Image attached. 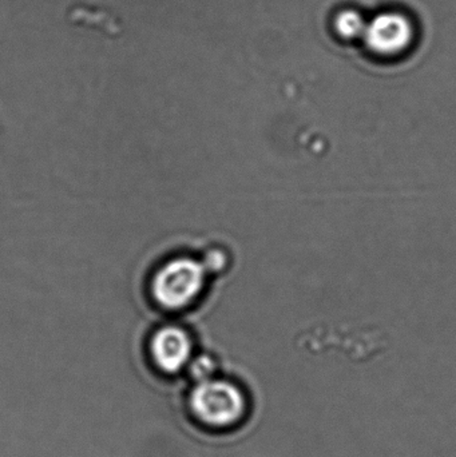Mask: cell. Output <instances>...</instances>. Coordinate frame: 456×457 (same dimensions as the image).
<instances>
[{"mask_svg":"<svg viewBox=\"0 0 456 457\" xmlns=\"http://www.w3.org/2000/svg\"><path fill=\"white\" fill-rule=\"evenodd\" d=\"M214 370H216V365L208 357H200L195 360L192 365H190V372H192L195 380L200 381L208 380V378H213Z\"/></svg>","mask_w":456,"mask_h":457,"instance_id":"cell-6","label":"cell"},{"mask_svg":"<svg viewBox=\"0 0 456 457\" xmlns=\"http://www.w3.org/2000/svg\"><path fill=\"white\" fill-rule=\"evenodd\" d=\"M366 27L363 16L356 11H344V12L339 13L336 19L337 32L347 39H353V37L364 35Z\"/></svg>","mask_w":456,"mask_h":457,"instance_id":"cell-5","label":"cell"},{"mask_svg":"<svg viewBox=\"0 0 456 457\" xmlns=\"http://www.w3.org/2000/svg\"><path fill=\"white\" fill-rule=\"evenodd\" d=\"M205 284V270L192 258H177L155 274L153 295L163 308L176 311L192 303Z\"/></svg>","mask_w":456,"mask_h":457,"instance_id":"cell-2","label":"cell"},{"mask_svg":"<svg viewBox=\"0 0 456 457\" xmlns=\"http://www.w3.org/2000/svg\"><path fill=\"white\" fill-rule=\"evenodd\" d=\"M367 47L382 56H395L404 53L414 39V27L407 16L399 12L377 15L364 31Z\"/></svg>","mask_w":456,"mask_h":457,"instance_id":"cell-3","label":"cell"},{"mask_svg":"<svg viewBox=\"0 0 456 457\" xmlns=\"http://www.w3.org/2000/svg\"><path fill=\"white\" fill-rule=\"evenodd\" d=\"M150 351L161 370L177 373L184 370L192 359V341L185 330L166 327L155 333Z\"/></svg>","mask_w":456,"mask_h":457,"instance_id":"cell-4","label":"cell"},{"mask_svg":"<svg viewBox=\"0 0 456 457\" xmlns=\"http://www.w3.org/2000/svg\"><path fill=\"white\" fill-rule=\"evenodd\" d=\"M189 403L195 418L213 428L235 426L246 412L243 391L229 381L214 378L200 381L190 394Z\"/></svg>","mask_w":456,"mask_h":457,"instance_id":"cell-1","label":"cell"}]
</instances>
